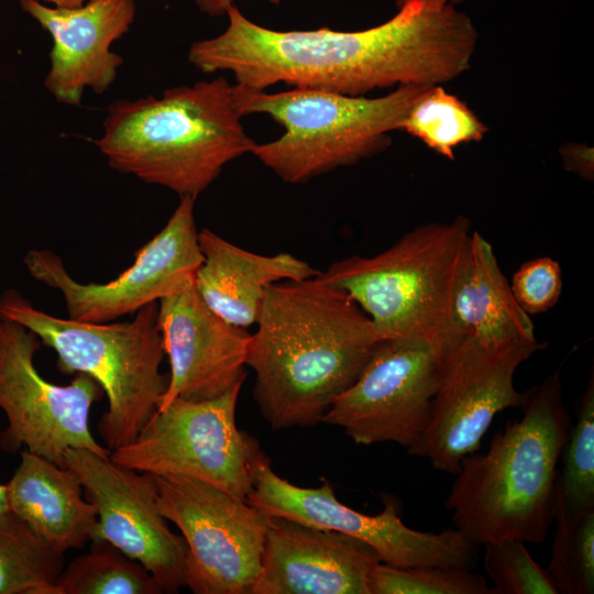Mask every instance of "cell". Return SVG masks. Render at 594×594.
Wrapping results in <instances>:
<instances>
[{
  "label": "cell",
  "mask_w": 594,
  "mask_h": 594,
  "mask_svg": "<svg viewBox=\"0 0 594 594\" xmlns=\"http://www.w3.org/2000/svg\"><path fill=\"white\" fill-rule=\"evenodd\" d=\"M484 546V568L494 594H558L546 569L530 556L525 542L502 539Z\"/></svg>",
  "instance_id": "cell-28"
},
{
  "label": "cell",
  "mask_w": 594,
  "mask_h": 594,
  "mask_svg": "<svg viewBox=\"0 0 594 594\" xmlns=\"http://www.w3.org/2000/svg\"><path fill=\"white\" fill-rule=\"evenodd\" d=\"M399 131L418 139L438 155L454 160L457 146L482 141L488 127L465 102L437 85L425 88L417 97Z\"/></svg>",
  "instance_id": "cell-24"
},
{
  "label": "cell",
  "mask_w": 594,
  "mask_h": 594,
  "mask_svg": "<svg viewBox=\"0 0 594 594\" xmlns=\"http://www.w3.org/2000/svg\"><path fill=\"white\" fill-rule=\"evenodd\" d=\"M204 256L195 286L204 301L231 324H255L268 286L316 277L321 271L290 253L262 255L242 249L204 228L198 231Z\"/></svg>",
  "instance_id": "cell-19"
},
{
  "label": "cell",
  "mask_w": 594,
  "mask_h": 594,
  "mask_svg": "<svg viewBox=\"0 0 594 594\" xmlns=\"http://www.w3.org/2000/svg\"><path fill=\"white\" fill-rule=\"evenodd\" d=\"M46 3H50L51 7L61 8V9H74L81 7L88 0H42Z\"/></svg>",
  "instance_id": "cell-32"
},
{
  "label": "cell",
  "mask_w": 594,
  "mask_h": 594,
  "mask_svg": "<svg viewBox=\"0 0 594 594\" xmlns=\"http://www.w3.org/2000/svg\"><path fill=\"white\" fill-rule=\"evenodd\" d=\"M559 154L566 170L587 182H593L594 152L592 146L585 143H565L560 146Z\"/></svg>",
  "instance_id": "cell-30"
},
{
  "label": "cell",
  "mask_w": 594,
  "mask_h": 594,
  "mask_svg": "<svg viewBox=\"0 0 594 594\" xmlns=\"http://www.w3.org/2000/svg\"><path fill=\"white\" fill-rule=\"evenodd\" d=\"M241 387L210 399H173L131 443L111 451L110 459L158 476L195 477L246 501L258 468L271 460L258 441L237 426Z\"/></svg>",
  "instance_id": "cell-8"
},
{
  "label": "cell",
  "mask_w": 594,
  "mask_h": 594,
  "mask_svg": "<svg viewBox=\"0 0 594 594\" xmlns=\"http://www.w3.org/2000/svg\"><path fill=\"white\" fill-rule=\"evenodd\" d=\"M547 572L558 594L594 592V510L565 517L556 513Z\"/></svg>",
  "instance_id": "cell-26"
},
{
  "label": "cell",
  "mask_w": 594,
  "mask_h": 594,
  "mask_svg": "<svg viewBox=\"0 0 594 594\" xmlns=\"http://www.w3.org/2000/svg\"><path fill=\"white\" fill-rule=\"evenodd\" d=\"M219 35L191 44L200 72H228L237 84L265 90L283 82L348 96L399 86L431 87L465 73L479 42L472 19L453 6L409 1L387 21L358 31H278L232 4Z\"/></svg>",
  "instance_id": "cell-1"
},
{
  "label": "cell",
  "mask_w": 594,
  "mask_h": 594,
  "mask_svg": "<svg viewBox=\"0 0 594 594\" xmlns=\"http://www.w3.org/2000/svg\"><path fill=\"white\" fill-rule=\"evenodd\" d=\"M409 1H415V0H395V3H396V7L399 8ZM418 1H426V2H431V3H437V4L457 7L458 4L464 2L465 0H418Z\"/></svg>",
  "instance_id": "cell-33"
},
{
  "label": "cell",
  "mask_w": 594,
  "mask_h": 594,
  "mask_svg": "<svg viewBox=\"0 0 594 594\" xmlns=\"http://www.w3.org/2000/svg\"><path fill=\"white\" fill-rule=\"evenodd\" d=\"M155 477L160 510L187 546L185 586L195 594H250L271 515L195 477Z\"/></svg>",
  "instance_id": "cell-9"
},
{
  "label": "cell",
  "mask_w": 594,
  "mask_h": 594,
  "mask_svg": "<svg viewBox=\"0 0 594 594\" xmlns=\"http://www.w3.org/2000/svg\"><path fill=\"white\" fill-rule=\"evenodd\" d=\"M242 117L234 85L217 77L112 102L94 142L113 169L196 200L256 144Z\"/></svg>",
  "instance_id": "cell-4"
},
{
  "label": "cell",
  "mask_w": 594,
  "mask_h": 594,
  "mask_svg": "<svg viewBox=\"0 0 594 594\" xmlns=\"http://www.w3.org/2000/svg\"><path fill=\"white\" fill-rule=\"evenodd\" d=\"M452 343L438 348L410 340L378 341L359 377L321 422L342 428L356 444L393 442L409 449L430 421Z\"/></svg>",
  "instance_id": "cell-12"
},
{
  "label": "cell",
  "mask_w": 594,
  "mask_h": 594,
  "mask_svg": "<svg viewBox=\"0 0 594 594\" xmlns=\"http://www.w3.org/2000/svg\"><path fill=\"white\" fill-rule=\"evenodd\" d=\"M470 230L464 216L421 224L387 250L333 262L318 277L344 292L367 315L378 341L447 348L458 337L453 304L468 260Z\"/></svg>",
  "instance_id": "cell-5"
},
{
  "label": "cell",
  "mask_w": 594,
  "mask_h": 594,
  "mask_svg": "<svg viewBox=\"0 0 594 594\" xmlns=\"http://www.w3.org/2000/svg\"><path fill=\"white\" fill-rule=\"evenodd\" d=\"M544 348L539 341L487 346L458 336L447 355L430 421L408 453L455 475L462 460L480 450L495 416L521 407L526 395L516 389L514 375Z\"/></svg>",
  "instance_id": "cell-11"
},
{
  "label": "cell",
  "mask_w": 594,
  "mask_h": 594,
  "mask_svg": "<svg viewBox=\"0 0 594 594\" xmlns=\"http://www.w3.org/2000/svg\"><path fill=\"white\" fill-rule=\"evenodd\" d=\"M64 466L80 479L97 509L98 538L141 563L163 593L185 586L187 546L172 531L158 506L156 477L86 449H68Z\"/></svg>",
  "instance_id": "cell-15"
},
{
  "label": "cell",
  "mask_w": 594,
  "mask_h": 594,
  "mask_svg": "<svg viewBox=\"0 0 594 594\" xmlns=\"http://www.w3.org/2000/svg\"><path fill=\"white\" fill-rule=\"evenodd\" d=\"M6 486L9 510L58 552L98 538L96 506L72 469L23 449Z\"/></svg>",
  "instance_id": "cell-20"
},
{
  "label": "cell",
  "mask_w": 594,
  "mask_h": 594,
  "mask_svg": "<svg viewBox=\"0 0 594 594\" xmlns=\"http://www.w3.org/2000/svg\"><path fill=\"white\" fill-rule=\"evenodd\" d=\"M198 9L208 15L217 16L226 14L234 0H194ZM273 4H278L280 0H267Z\"/></svg>",
  "instance_id": "cell-31"
},
{
  "label": "cell",
  "mask_w": 594,
  "mask_h": 594,
  "mask_svg": "<svg viewBox=\"0 0 594 594\" xmlns=\"http://www.w3.org/2000/svg\"><path fill=\"white\" fill-rule=\"evenodd\" d=\"M510 287L516 300L529 316L544 312L560 298L561 267L547 256L528 261L514 274Z\"/></svg>",
  "instance_id": "cell-29"
},
{
  "label": "cell",
  "mask_w": 594,
  "mask_h": 594,
  "mask_svg": "<svg viewBox=\"0 0 594 594\" xmlns=\"http://www.w3.org/2000/svg\"><path fill=\"white\" fill-rule=\"evenodd\" d=\"M561 457L563 470L558 477L557 512L565 517H574L594 510L593 372L581 397L576 421L570 428Z\"/></svg>",
  "instance_id": "cell-25"
},
{
  "label": "cell",
  "mask_w": 594,
  "mask_h": 594,
  "mask_svg": "<svg viewBox=\"0 0 594 594\" xmlns=\"http://www.w3.org/2000/svg\"><path fill=\"white\" fill-rule=\"evenodd\" d=\"M522 416L472 453L446 499L455 529L481 547L502 539L542 543L554 520L558 462L572 426L560 371L525 391Z\"/></svg>",
  "instance_id": "cell-3"
},
{
  "label": "cell",
  "mask_w": 594,
  "mask_h": 594,
  "mask_svg": "<svg viewBox=\"0 0 594 594\" xmlns=\"http://www.w3.org/2000/svg\"><path fill=\"white\" fill-rule=\"evenodd\" d=\"M246 501L271 516L360 539L376 551L382 563L393 566L472 569L479 556L480 547L455 528L428 532L406 526L399 516L400 504L393 496H385L380 514L366 515L341 503L326 479L318 487H300L276 474L271 461L258 468Z\"/></svg>",
  "instance_id": "cell-13"
},
{
  "label": "cell",
  "mask_w": 594,
  "mask_h": 594,
  "mask_svg": "<svg viewBox=\"0 0 594 594\" xmlns=\"http://www.w3.org/2000/svg\"><path fill=\"white\" fill-rule=\"evenodd\" d=\"M370 594H494L484 576L469 568H398L378 562L369 580Z\"/></svg>",
  "instance_id": "cell-27"
},
{
  "label": "cell",
  "mask_w": 594,
  "mask_h": 594,
  "mask_svg": "<svg viewBox=\"0 0 594 594\" xmlns=\"http://www.w3.org/2000/svg\"><path fill=\"white\" fill-rule=\"evenodd\" d=\"M157 324L169 363L158 409L175 398L210 399L243 385L251 333L217 315L195 277L158 300Z\"/></svg>",
  "instance_id": "cell-16"
},
{
  "label": "cell",
  "mask_w": 594,
  "mask_h": 594,
  "mask_svg": "<svg viewBox=\"0 0 594 594\" xmlns=\"http://www.w3.org/2000/svg\"><path fill=\"white\" fill-rule=\"evenodd\" d=\"M20 4L53 40L51 67L44 79L47 91L69 106L80 105L86 89L106 92L123 63L111 46L129 32L135 0H88L74 9L38 0H20Z\"/></svg>",
  "instance_id": "cell-17"
},
{
  "label": "cell",
  "mask_w": 594,
  "mask_h": 594,
  "mask_svg": "<svg viewBox=\"0 0 594 594\" xmlns=\"http://www.w3.org/2000/svg\"><path fill=\"white\" fill-rule=\"evenodd\" d=\"M427 87L399 86L375 98L292 87L275 94L234 85L242 116L264 113L284 128L252 154L288 184H302L381 153Z\"/></svg>",
  "instance_id": "cell-7"
},
{
  "label": "cell",
  "mask_w": 594,
  "mask_h": 594,
  "mask_svg": "<svg viewBox=\"0 0 594 594\" xmlns=\"http://www.w3.org/2000/svg\"><path fill=\"white\" fill-rule=\"evenodd\" d=\"M9 512L8 497H7V486L6 484H0V516Z\"/></svg>",
  "instance_id": "cell-34"
},
{
  "label": "cell",
  "mask_w": 594,
  "mask_h": 594,
  "mask_svg": "<svg viewBox=\"0 0 594 594\" xmlns=\"http://www.w3.org/2000/svg\"><path fill=\"white\" fill-rule=\"evenodd\" d=\"M158 302H151L130 321L86 322L59 318L37 309L20 292L0 295V318L33 331L57 354L56 366L66 375L92 377L108 398V409L97 425L111 452L131 443L158 410L168 374L157 324Z\"/></svg>",
  "instance_id": "cell-6"
},
{
  "label": "cell",
  "mask_w": 594,
  "mask_h": 594,
  "mask_svg": "<svg viewBox=\"0 0 594 594\" xmlns=\"http://www.w3.org/2000/svg\"><path fill=\"white\" fill-rule=\"evenodd\" d=\"M195 199L180 201L163 229L135 252L132 265L108 283H80L50 250L26 252L23 263L37 282L58 290L68 318L111 322L158 302L195 277L204 261L194 216Z\"/></svg>",
  "instance_id": "cell-14"
},
{
  "label": "cell",
  "mask_w": 594,
  "mask_h": 594,
  "mask_svg": "<svg viewBox=\"0 0 594 594\" xmlns=\"http://www.w3.org/2000/svg\"><path fill=\"white\" fill-rule=\"evenodd\" d=\"M41 345L33 331L0 318V409L8 422L0 449L10 453L26 449L61 466L68 449L110 457L89 428L90 409L103 389L84 373H76L68 385L48 382L34 363Z\"/></svg>",
  "instance_id": "cell-10"
},
{
  "label": "cell",
  "mask_w": 594,
  "mask_h": 594,
  "mask_svg": "<svg viewBox=\"0 0 594 594\" xmlns=\"http://www.w3.org/2000/svg\"><path fill=\"white\" fill-rule=\"evenodd\" d=\"M64 554L10 510L0 516V594H48Z\"/></svg>",
  "instance_id": "cell-22"
},
{
  "label": "cell",
  "mask_w": 594,
  "mask_h": 594,
  "mask_svg": "<svg viewBox=\"0 0 594 594\" xmlns=\"http://www.w3.org/2000/svg\"><path fill=\"white\" fill-rule=\"evenodd\" d=\"M378 562L360 539L271 516L250 594H370V574Z\"/></svg>",
  "instance_id": "cell-18"
},
{
  "label": "cell",
  "mask_w": 594,
  "mask_h": 594,
  "mask_svg": "<svg viewBox=\"0 0 594 594\" xmlns=\"http://www.w3.org/2000/svg\"><path fill=\"white\" fill-rule=\"evenodd\" d=\"M255 324L246 366L272 430L321 422L378 342L367 315L318 276L268 286Z\"/></svg>",
  "instance_id": "cell-2"
},
{
  "label": "cell",
  "mask_w": 594,
  "mask_h": 594,
  "mask_svg": "<svg viewBox=\"0 0 594 594\" xmlns=\"http://www.w3.org/2000/svg\"><path fill=\"white\" fill-rule=\"evenodd\" d=\"M457 336H470L487 346L538 341L530 316L520 307L491 243L471 233L468 260L453 304Z\"/></svg>",
  "instance_id": "cell-21"
},
{
  "label": "cell",
  "mask_w": 594,
  "mask_h": 594,
  "mask_svg": "<svg viewBox=\"0 0 594 594\" xmlns=\"http://www.w3.org/2000/svg\"><path fill=\"white\" fill-rule=\"evenodd\" d=\"M163 591L138 561L105 539L63 569L48 594H161Z\"/></svg>",
  "instance_id": "cell-23"
}]
</instances>
